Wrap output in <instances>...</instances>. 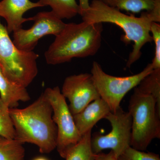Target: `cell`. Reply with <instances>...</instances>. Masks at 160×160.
<instances>
[{
	"instance_id": "cell-5",
	"label": "cell",
	"mask_w": 160,
	"mask_h": 160,
	"mask_svg": "<svg viewBox=\"0 0 160 160\" xmlns=\"http://www.w3.org/2000/svg\"><path fill=\"white\" fill-rule=\"evenodd\" d=\"M9 34L0 20V67L9 81L26 88L37 76L39 55L19 49Z\"/></svg>"
},
{
	"instance_id": "cell-6",
	"label": "cell",
	"mask_w": 160,
	"mask_h": 160,
	"mask_svg": "<svg viewBox=\"0 0 160 160\" xmlns=\"http://www.w3.org/2000/svg\"><path fill=\"white\" fill-rule=\"evenodd\" d=\"M151 63L138 74L129 76L115 77L107 74L96 62L92 63L91 74L100 98L108 104L112 112L116 111L125 95L153 70Z\"/></svg>"
},
{
	"instance_id": "cell-23",
	"label": "cell",
	"mask_w": 160,
	"mask_h": 160,
	"mask_svg": "<svg viewBox=\"0 0 160 160\" xmlns=\"http://www.w3.org/2000/svg\"><path fill=\"white\" fill-rule=\"evenodd\" d=\"M95 160H117L113 152L110 151L108 153H100L95 154Z\"/></svg>"
},
{
	"instance_id": "cell-1",
	"label": "cell",
	"mask_w": 160,
	"mask_h": 160,
	"mask_svg": "<svg viewBox=\"0 0 160 160\" xmlns=\"http://www.w3.org/2000/svg\"><path fill=\"white\" fill-rule=\"evenodd\" d=\"M9 113L14 139L34 144L42 153H50L56 148L57 127L52 119V107L44 92L26 108H10Z\"/></svg>"
},
{
	"instance_id": "cell-24",
	"label": "cell",
	"mask_w": 160,
	"mask_h": 160,
	"mask_svg": "<svg viewBox=\"0 0 160 160\" xmlns=\"http://www.w3.org/2000/svg\"><path fill=\"white\" fill-rule=\"evenodd\" d=\"M79 6L80 7V13L79 14H81L84 12V11L87 10L89 7V0H79Z\"/></svg>"
},
{
	"instance_id": "cell-3",
	"label": "cell",
	"mask_w": 160,
	"mask_h": 160,
	"mask_svg": "<svg viewBox=\"0 0 160 160\" xmlns=\"http://www.w3.org/2000/svg\"><path fill=\"white\" fill-rule=\"evenodd\" d=\"M102 31V23L83 21L78 24H66L45 52L46 62L58 65L74 58L94 55L101 47Z\"/></svg>"
},
{
	"instance_id": "cell-4",
	"label": "cell",
	"mask_w": 160,
	"mask_h": 160,
	"mask_svg": "<svg viewBox=\"0 0 160 160\" xmlns=\"http://www.w3.org/2000/svg\"><path fill=\"white\" fill-rule=\"evenodd\" d=\"M128 108L132 120L130 146L145 151L152 140L160 138V113L156 102L152 96L142 93L136 87Z\"/></svg>"
},
{
	"instance_id": "cell-25",
	"label": "cell",
	"mask_w": 160,
	"mask_h": 160,
	"mask_svg": "<svg viewBox=\"0 0 160 160\" xmlns=\"http://www.w3.org/2000/svg\"><path fill=\"white\" fill-rule=\"evenodd\" d=\"M33 160H49L47 159L46 158L44 157H38L35 158Z\"/></svg>"
},
{
	"instance_id": "cell-17",
	"label": "cell",
	"mask_w": 160,
	"mask_h": 160,
	"mask_svg": "<svg viewBox=\"0 0 160 160\" xmlns=\"http://www.w3.org/2000/svg\"><path fill=\"white\" fill-rule=\"evenodd\" d=\"M17 140L0 137V160H24L25 149Z\"/></svg>"
},
{
	"instance_id": "cell-8",
	"label": "cell",
	"mask_w": 160,
	"mask_h": 160,
	"mask_svg": "<svg viewBox=\"0 0 160 160\" xmlns=\"http://www.w3.org/2000/svg\"><path fill=\"white\" fill-rule=\"evenodd\" d=\"M105 119L110 123L111 131L105 135L97 132L92 136V149L93 153L98 154L105 149H110L117 158L131 146V116L120 107L114 112H110Z\"/></svg>"
},
{
	"instance_id": "cell-10",
	"label": "cell",
	"mask_w": 160,
	"mask_h": 160,
	"mask_svg": "<svg viewBox=\"0 0 160 160\" xmlns=\"http://www.w3.org/2000/svg\"><path fill=\"white\" fill-rule=\"evenodd\" d=\"M69 100L72 115L82 111L89 103L100 98L91 73L72 75L66 78L61 91Z\"/></svg>"
},
{
	"instance_id": "cell-2",
	"label": "cell",
	"mask_w": 160,
	"mask_h": 160,
	"mask_svg": "<svg viewBox=\"0 0 160 160\" xmlns=\"http://www.w3.org/2000/svg\"><path fill=\"white\" fill-rule=\"evenodd\" d=\"M83 21L90 23H110L120 27L125 34L121 40L125 44L134 42L133 49L126 63L127 67L139 60L142 48L152 42L150 28L152 20L142 12L140 17L123 13L119 9L108 6L101 0H92L87 10L81 14Z\"/></svg>"
},
{
	"instance_id": "cell-14",
	"label": "cell",
	"mask_w": 160,
	"mask_h": 160,
	"mask_svg": "<svg viewBox=\"0 0 160 160\" xmlns=\"http://www.w3.org/2000/svg\"><path fill=\"white\" fill-rule=\"evenodd\" d=\"M43 7L49 6L52 12L61 19H71L79 14L80 7L76 0H39Z\"/></svg>"
},
{
	"instance_id": "cell-11",
	"label": "cell",
	"mask_w": 160,
	"mask_h": 160,
	"mask_svg": "<svg viewBox=\"0 0 160 160\" xmlns=\"http://www.w3.org/2000/svg\"><path fill=\"white\" fill-rule=\"evenodd\" d=\"M42 7L39 2H33L30 0H2L0 2V17L6 20V29L10 33L22 28L25 22L33 21V17H23L25 12Z\"/></svg>"
},
{
	"instance_id": "cell-21",
	"label": "cell",
	"mask_w": 160,
	"mask_h": 160,
	"mask_svg": "<svg viewBox=\"0 0 160 160\" xmlns=\"http://www.w3.org/2000/svg\"><path fill=\"white\" fill-rule=\"evenodd\" d=\"M152 41L155 43L154 56L151 64L153 69L160 68V25L152 22L150 28Z\"/></svg>"
},
{
	"instance_id": "cell-18",
	"label": "cell",
	"mask_w": 160,
	"mask_h": 160,
	"mask_svg": "<svg viewBox=\"0 0 160 160\" xmlns=\"http://www.w3.org/2000/svg\"><path fill=\"white\" fill-rule=\"evenodd\" d=\"M108 6L119 10L138 13L142 10L150 11L155 0H101Z\"/></svg>"
},
{
	"instance_id": "cell-9",
	"label": "cell",
	"mask_w": 160,
	"mask_h": 160,
	"mask_svg": "<svg viewBox=\"0 0 160 160\" xmlns=\"http://www.w3.org/2000/svg\"><path fill=\"white\" fill-rule=\"evenodd\" d=\"M34 23L29 29L22 28L13 32V43L19 49L33 51L40 39L48 35L57 36L66 23L52 11L42 12L33 17Z\"/></svg>"
},
{
	"instance_id": "cell-16",
	"label": "cell",
	"mask_w": 160,
	"mask_h": 160,
	"mask_svg": "<svg viewBox=\"0 0 160 160\" xmlns=\"http://www.w3.org/2000/svg\"><path fill=\"white\" fill-rule=\"evenodd\" d=\"M138 86L136 88L139 91L154 98L158 111L160 113V68L153 69Z\"/></svg>"
},
{
	"instance_id": "cell-20",
	"label": "cell",
	"mask_w": 160,
	"mask_h": 160,
	"mask_svg": "<svg viewBox=\"0 0 160 160\" xmlns=\"http://www.w3.org/2000/svg\"><path fill=\"white\" fill-rule=\"evenodd\" d=\"M117 160H160V158L156 153L144 152L129 146L117 158Z\"/></svg>"
},
{
	"instance_id": "cell-7",
	"label": "cell",
	"mask_w": 160,
	"mask_h": 160,
	"mask_svg": "<svg viewBox=\"0 0 160 160\" xmlns=\"http://www.w3.org/2000/svg\"><path fill=\"white\" fill-rule=\"evenodd\" d=\"M44 93L52 107V119L57 127L56 148L61 157L65 158L69 149L79 142L82 136L59 87L47 88Z\"/></svg>"
},
{
	"instance_id": "cell-13",
	"label": "cell",
	"mask_w": 160,
	"mask_h": 160,
	"mask_svg": "<svg viewBox=\"0 0 160 160\" xmlns=\"http://www.w3.org/2000/svg\"><path fill=\"white\" fill-rule=\"evenodd\" d=\"M0 96L9 108H17L20 102L30 100L26 88L20 87L9 81L0 67Z\"/></svg>"
},
{
	"instance_id": "cell-15",
	"label": "cell",
	"mask_w": 160,
	"mask_h": 160,
	"mask_svg": "<svg viewBox=\"0 0 160 160\" xmlns=\"http://www.w3.org/2000/svg\"><path fill=\"white\" fill-rule=\"evenodd\" d=\"M92 130L82 136L81 140L66 153V160H95L91 148Z\"/></svg>"
},
{
	"instance_id": "cell-19",
	"label": "cell",
	"mask_w": 160,
	"mask_h": 160,
	"mask_svg": "<svg viewBox=\"0 0 160 160\" xmlns=\"http://www.w3.org/2000/svg\"><path fill=\"white\" fill-rule=\"evenodd\" d=\"M9 109L0 96V137L13 139L15 137V131Z\"/></svg>"
},
{
	"instance_id": "cell-12",
	"label": "cell",
	"mask_w": 160,
	"mask_h": 160,
	"mask_svg": "<svg viewBox=\"0 0 160 160\" xmlns=\"http://www.w3.org/2000/svg\"><path fill=\"white\" fill-rule=\"evenodd\" d=\"M108 104L101 98L92 101L77 114L73 115L75 124L81 135L92 129L110 112Z\"/></svg>"
},
{
	"instance_id": "cell-22",
	"label": "cell",
	"mask_w": 160,
	"mask_h": 160,
	"mask_svg": "<svg viewBox=\"0 0 160 160\" xmlns=\"http://www.w3.org/2000/svg\"><path fill=\"white\" fill-rule=\"evenodd\" d=\"M152 22L159 23L160 22V0H155L154 6L150 11L146 12Z\"/></svg>"
}]
</instances>
